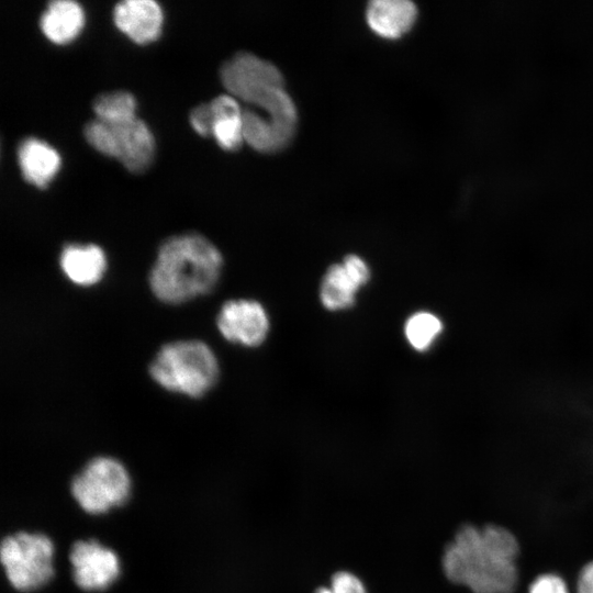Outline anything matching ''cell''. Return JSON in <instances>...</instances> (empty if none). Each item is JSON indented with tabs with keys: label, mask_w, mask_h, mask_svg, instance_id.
Instances as JSON below:
<instances>
[{
	"label": "cell",
	"mask_w": 593,
	"mask_h": 593,
	"mask_svg": "<svg viewBox=\"0 0 593 593\" xmlns=\"http://www.w3.org/2000/svg\"><path fill=\"white\" fill-rule=\"evenodd\" d=\"M517 556L518 542L506 528L466 525L446 546L441 564L448 580L473 593H512Z\"/></svg>",
	"instance_id": "6da1fadb"
},
{
	"label": "cell",
	"mask_w": 593,
	"mask_h": 593,
	"mask_svg": "<svg viewBox=\"0 0 593 593\" xmlns=\"http://www.w3.org/2000/svg\"><path fill=\"white\" fill-rule=\"evenodd\" d=\"M223 257L205 236L189 232L166 238L149 272L153 294L180 304L211 292L219 282Z\"/></svg>",
	"instance_id": "7a4b0ae2"
},
{
	"label": "cell",
	"mask_w": 593,
	"mask_h": 593,
	"mask_svg": "<svg viewBox=\"0 0 593 593\" xmlns=\"http://www.w3.org/2000/svg\"><path fill=\"white\" fill-rule=\"evenodd\" d=\"M223 86L230 94L264 110L265 118L279 128L294 135L296 107L284 88L280 69L250 52H238L220 68Z\"/></svg>",
	"instance_id": "3957f363"
},
{
	"label": "cell",
	"mask_w": 593,
	"mask_h": 593,
	"mask_svg": "<svg viewBox=\"0 0 593 593\" xmlns=\"http://www.w3.org/2000/svg\"><path fill=\"white\" fill-rule=\"evenodd\" d=\"M149 374L170 392L201 398L217 382L220 367L204 342L183 339L160 347L149 365Z\"/></svg>",
	"instance_id": "277c9868"
},
{
	"label": "cell",
	"mask_w": 593,
	"mask_h": 593,
	"mask_svg": "<svg viewBox=\"0 0 593 593\" xmlns=\"http://www.w3.org/2000/svg\"><path fill=\"white\" fill-rule=\"evenodd\" d=\"M83 134L94 149L116 158L132 172H143L154 158V136L147 124L137 116L118 123L96 118L85 125Z\"/></svg>",
	"instance_id": "5b68a950"
},
{
	"label": "cell",
	"mask_w": 593,
	"mask_h": 593,
	"mask_svg": "<svg viewBox=\"0 0 593 593\" xmlns=\"http://www.w3.org/2000/svg\"><path fill=\"white\" fill-rule=\"evenodd\" d=\"M54 547L38 533H16L1 544V562L11 585L23 592L45 585L54 574Z\"/></svg>",
	"instance_id": "8992f818"
},
{
	"label": "cell",
	"mask_w": 593,
	"mask_h": 593,
	"mask_svg": "<svg viewBox=\"0 0 593 593\" xmlns=\"http://www.w3.org/2000/svg\"><path fill=\"white\" fill-rule=\"evenodd\" d=\"M131 479L125 467L111 457H96L72 479L71 493L90 514H102L126 502Z\"/></svg>",
	"instance_id": "52a82bcc"
},
{
	"label": "cell",
	"mask_w": 593,
	"mask_h": 593,
	"mask_svg": "<svg viewBox=\"0 0 593 593\" xmlns=\"http://www.w3.org/2000/svg\"><path fill=\"white\" fill-rule=\"evenodd\" d=\"M216 325L226 340L245 347L261 345L270 329L264 305L248 299L226 301L220 309Z\"/></svg>",
	"instance_id": "ba28073f"
},
{
	"label": "cell",
	"mask_w": 593,
	"mask_h": 593,
	"mask_svg": "<svg viewBox=\"0 0 593 593\" xmlns=\"http://www.w3.org/2000/svg\"><path fill=\"white\" fill-rule=\"evenodd\" d=\"M370 275V268L362 257L347 255L326 270L320 286L322 305L333 312L351 307L359 291L369 282Z\"/></svg>",
	"instance_id": "9c48e42d"
},
{
	"label": "cell",
	"mask_w": 593,
	"mask_h": 593,
	"mask_svg": "<svg viewBox=\"0 0 593 593\" xmlns=\"http://www.w3.org/2000/svg\"><path fill=\"white\" fill-rule=\"evenodd\" d=\"M69 558L74 580L85 591L105 590L119 577L120 562L116 553L97 540L76 541Z\"/></svg>",
	"instance_id": "30bf717a"
},
{
	"label": "cell",
	"mask_w": 593,
	"mask_h": 593,
	"mask_svg": "<svg viewBox=\"0 0 593 593\" xmlns=\"http://www.w3.org/2000/svg\"><path fill=\"white\" fill-rule=\"evenodd\" d=\"M119 30L138 44L156 40L163 25V10L154 0H123L113 9Z\"/></svg>",
	"instance_id": "8fae6325"
},
{
	"label": "cell",
	"mask_w": 593,
	"mask_h": 593,
	"mask_svg": "<svg viewBox=\"0 0 593 593\" xmlns=\"http://www.w3.org/2000/svg\"><path fill=\"white\" fill-rule=\"evenodd\" d=\"M417 7L411 0H372L366 9L369 27L385 38H398L409 32L417 19Z\"/></svg>",
	"instance_id": "7c38bea8"
},
{
	"label": "cell",
	"mask_w": 593,
	"mask_h": 593,
	"mask_svg": "<svg viewBox=\"0 0 593 593\" xmlns=\"http://www.w3.org/2000/svg\"><path fill=\"white\" fill-rule=\"evenodd\" d=\"M59 265L71 282L88 287L102 279L107 269V258L98 245L68 244L60 253Z\"/></svg>",
	"instance_id": "4fadbf2b"
},
{
	"label": "cell",
	"mask_w": 593,
	"mask_h": 593,
	"mask_svg": "<svg viewBox=\"0 0 593 593\" xmlns=\"http://www.w3.org/2000/svg\"><path fill=\"white\" fill-rule=\"evenodd\" d=\"M16 154L23 178L38 188L46 187L60 166L57 150L36 137L20 142Z\"/></svg>",
	"instance_id": "5bb4252c"
},
{
	"label": "cell",
	"mask_w": 593,
	"mask_h": 593,
	"mask_svg": "<svg viewBox=\"0 0 593 593\" xmlns=\"http://www.w3.org/2000/svg\"><path fill=\"white\" fill-rule=\"evenodd\" d=\"M213 112L211 135L224 150H236L244 143L243 107L232 94H220L210 101Z\"/></svg>",
	"instance_id": "9a60e30c"
},
{
	"label": "cell",
	"mask_w": 593,
	"mask_h": 593,
	"mask_svg": "<svg viewBox=\"0 0 593 593\" xmlns=\"http://www.w3.org/2000/svg\"><path fill=\"white\" fill-rule=\"evenodd\" d=\"M83 23V10L78 2L72 0L49 2L40 19L43 34L57 44H65L75 38Z\"/></svg>",
	"instance_id": "2e32d148"
},
{
	"label": "cell",
	"mask_w": 593,
	"mask_h": 593,
	"mask_svg": "<svg viewBox=\"0 0 593 593\" xmlns=\"http://www.w3.org/2000/svg\"><path fill=\"white\" fill-rule=\"evenodd\" d=\"M242 118L244 142L258 152L275 153L283 149L293 137L249 108H243Z\"/></svg>",
	"instance_id": "e0dca14e"
},
{
	"label": "cell",
	"mask_w": 593,
	"mask_h": 593,
	"mask_svg": "<svg viewBox=\"0 0 593 593\" xmlns=\"http://www.w3.org/2000/svg\"><path fill=\"white\" fill-rule=\"evenodd\" d=\"M443 332V322L432 312L419 311L412 314L404 324V336L416 351L428 350Z\"/></svg>",
	"instance_id": "ac0fdd59"
},
{
	"label": "cell",
	"mask_w": 593,
	"mask_h": 593,
	"mask_svg": "<svg viewBox=\"0 0 593 593\" xmlns=\"http://www.w3.org/2000/svg\"><path fill=\"white\" fill-rule=\"evenodd\" d=\"M97 119L118 123L135 118L136 101L134 96L124 90L103 92L92 102Z\"/></svg>",
	"instance_id": "d6986e66"
},
{
	"label": "cell",
	"mask_w": 593,
	"mask_h": 593,
	"mask_svg": "<svg viewBox=\"0 0 593 593\" xmlns=\"http://www.w3.org/2000/svg\"><path fill=\"white\" fill-rule=\"evenodd\" d=\"M213 119L214 116L210 102L198 104L189 114L191 126L198 134L202 136L211 135Z\"/></svg>",
	"instance_id": "ffe728a7"
},
{
	"label": "cell",
	"mask_w": 593,
	"mask_h": 593,
	"mask_svg": "<svg viewBox=\"0 0 593 593\" xmlns=\"http://www.w3.org/2000/svg\"><path fill=\"white\" fill-rule=\"evenodd\" d=\"M329 588L333 593H367L362 581L348 571L335 573Z\"/></svg>",
	"instance_id": "44dd1931"
},
{
	"label": "cell",
	"mask_w": 593,
	"mask_h": 593,
	"mask_svg": "<svg viewBox=\"0 0 593 593\" xmlns=\"http://www.w3.org/2000/svg\"><path fill=\"white\" fill-rule=\"evenodd\" d=\"M528 593H569V591L562 578L553 573H546L534 580Z\"/></svg>",
	"instance_id": "7402d4cb"
},
{
	"label": "cell",
	"mask_w": 593,
	"mask_h": 593,
	"mask_svg": "<svg viewBox=\"0 0 593 593\" xmlns=\"http://www.w3.org/2000/svg\"><path fill=\"white\" fill-rule=\"evenodd\" d=\"M578 593H593V561L581 570L578 579Z\"/></svg>",
	"instance_id": "603a6c76"
},
{
	"label": "cell",
	"mask_w": 593,
	"mask_h": 593,
	"mask_svg": "<svg viewBox=\"0 0 593 593\" xmlns=\"http://www.w3.org/2000/svg\"><path fill=\"white\" fill-rule=\"evenodd\" d=\"M315 593H333L331 588H318Z\"/></svg>",
	"instance_id": "cb8c5ba5"
}]
</instances>
